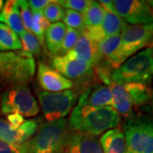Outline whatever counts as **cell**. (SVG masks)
Returning a JSON list of instances; mask_svg holds the SVG:
<instances>
[{"mask_svg":"<svg viewBox=\"0 0 153 153\" xmlns=\"http://www.w3.org/2000/svg\"><path fill=\"white\" fill-rule=\"evenodd\" d=\"M119 123L120 115L112 106L94 107L76 105L69 118L71 128L92 136L115 128Z\"/></svg>","mask_w":153,"mask_h":153,"instance_id":"cell-1","label":"cell"},{"mask_svg":"<svg viewBox=\"0 0 153 153\" xmlns=\"http://www.w3.org/2000/svg\"><path fill=\"white\" fill-rule=\"evenodd\" d=\"M153 78L152 49L148 47L129 57L112 70L111 82L118 84L139 82L149 85Z\"/></svg>","mask_w":153,"mask_h":153,"instance_id":"cell-2","label":"cell"},{"mask_svg":"<svg viewBox=\"0 0 153 153\" xmlns=\"http://www.w3.org/2000/svg\"><path fill=\"white\" fill-rule=\"evenodd\" d=\"M35 71L36 64L32 55L24 51L18 53L0 51V86L26 85L32 80Z\"/></svg>","mask_w":153,"mask_h":153,"instance_id":"cell-3","label":"cell"},{"mask_svg":"<svg viewBox=\"0 0 153 153\" xmlns=\"http://www.w3.org/2000/svg\"><path fill=\"white\" fill-rule=\"evenodd\" d=\"M66 131L67 122L65 118L47 123L25 143L26 153H61L67 136Z\"/></svg>","mask_w":153,"mask_h":153,"instance_id":"cell-4","label":"cell"},{"mask_svg":"<svg viewBox=\"0 0 153 153\" xmlns=\"http://www.w3.org/2000/svg\"><path fill=\"white\" fill-rule=\"evenodd\" d=\"M1 112L4 115L20 114L22 117H35L39 106L29 88L26 85H14L1 94Z\"/></svg>","mask_w":153,"mask_h":153,"instance_id":"cell-5","label":"cell"},{"mask_svg":"<svg viewBox=\"0 0 153 153\" xmlns=\"http://www.w3.org/2000/svg\"><path fill=\"white\" fill-rule=\"evenodd\" d=\"M126 153H153V119L137 117L124 124Z\"/></svg>","mask_w":153,"mask_h":153,"instance_id":"cell-6","label":"cell"},{"mask_svg":"<svg viewBox=\"0 0 153 153\" xmlns=\"http://www.w3.org/2000/svg\"><path fill=\"white\" fill-rule=\"evenodd\" d=\"M76 98L71 88L60 92H38V101L48 123L64 119L74 106Z\"/></svg>","mask_w":153,"mask_h":153,"instance_id":"cell-7","label":"cell"},{"mask_svg":"<svg viewBox=\"0 0 153 153\" xmlns=\"http://www.w3.org/2000/svg\"><path fill=\"white\" fill-rule=\"evenodd\" d=\"M121 37L120 55L123 61L153 43V23L128 25L123 27Z\"/></svg>","mask_w":153,"mask_h":153,"instance_id":"cell-8","label":"cell"},{"mask_svg":"<svg viewBox=\"0 0 153 153\" xmlns=\"http://www.w3.org/2000/svg\"><path fill=\"white\" fill-rule=\"evenodd\" d=\"M113 8L115 13L128 25L153 23V9L147 1L114 0Z\"/></svg>","mask_w":153,"mask_h":153,"instance_id":"cell-9","label":"cell"},{"mask_svg":"<svg viewBox=\"0 0 153 153\" xmlns=\"http://www.w3.org/2000/svg\"><path fill=\"white\" fill-rule=\"evenodd\" d=\"M55 71L68 79H81L91 73L92 67L78 60L71 52L64 55H56L52 60Z\"/></svg>","mask_w":153,"mask_h":153,"instance_id":"cell-10","label":"cell"},{"mask_svg":"<svg viewBox=\"0 0 153 153\" xmlns=\"http://www.w3.org/2000/svg\"><path fill=\"white\" fill-rule=\"evenodd\" d=\"M38 123L34 120L25 121L19 128H13L4 118L0 119V139L13 145H23L34 136L38 130Z\"/></svg>","mask_w":153,"mask_h":153,"instance_id":"cell-11","label":"cell"},{"mask_svg":"<svg viewBox=\"0 0 153 153\" xmlns=\"http://www.w3.org/2000/svg\"><path fill=\"white\" fill-rule=\"evenodd\" d=\"M37 76L40 87L46 92H60L73 87L71 80L42 62L38 63Z\"/></svg>","mask_w":153,"mask_h":153,"instance_id":"cell-12","label":"cell"},{"mask_svg":"<svg viewBox=\"0 0 153 153\" xmlns=\"http://www.w3.org/2000/svg\"><path fill=\"white\" fill-rule=\"evenodd\" d=\"M61 153H103L95 136L82 133L67 135Z\"/></svg>","mask_w":153,"mask_h":153,"instance_id":"cell-13","label":"cell"},{"mask_svg":"<svg viewBox=\"0 0 153 153\" xmlns=\"http://www.w3.org/2000/svg\"><path fill=\"white\" fill-rule=\"evenodd\" d=\"M69 52L91 67L102 63V59L99 52L98 43L88 38L83 33H81L75 47Z\"/></svg>","mask_w":153,"mask_h":153,"instance_id":"cell-14","label":"cell"},{"mask_svg":"<svg viewBox=\"0 0 153 153\" xmlns=\"http://www.w3.org/2000/svg\"><path fill=\"white\" fill-rule=\"evenodd\" d=\"M120 34L106 37L98 43L99 52L105 66L114 70L123 63L120 55Z\"/></svg>","mask_w":153,"mask_h":153,"instance_id":"cell-15","label":"cell"},{"mask_svg":"<svg viewBox=\"0 0 153 153\" xmlns=\"http://www.w3.org/2000/svg\"><path fill=\"white\" fill-rule=\"evenodd\" d=\"M77 105L94 107L112 106V94L109 86L94 85L80 95Z\"/></svg>","mask_w":153,"mask_h":153,"instance_id":"cell-16","label":"cell"},{"mask_svg":"<svg viewBox=\"0 0 153 153\" xmlns=\"http://www.w3.org/2000/svg\"><path fill=\"white\" fill-rule=\"evenodd\" d=\"M99 141L103 153H126L125 136L121 128H115L105 132Z\"/></svg>","mask_w":153,"mask_h":153,"instance_id":"cell-17","label":"cell"},{"mask_svg":"<svg viewBox=\"0 0 153 153\" xmlns=\"http://www.w3.org/2000/svg\"><path fill=\"white\" fill-rule=\"evenodd\" d=\"M0 23L5 24L18 34L25 31L17 0L6 1L0 11Z\"/></svg>","mask_w":153,"mask_h":153,"instance_id":"cell-18","label":"cell"},{"mask_svg":"<svg viewBox=\"0 0 153 153\" xmlns=\"http://www.w3.org/2000/svg\"><path fill=\"white\" fill-rule=\"evenodd\" d=\"M109 88L112 94V107L119 115L125 117H131L134 106L123 84L111 82Z\"/></svg>","mask_w":153,"mask_h":153,"instance_id":"cell-19","label":"cell"},{"mask_svg":"<svg viewBox=\"0 0 153 153\" xmlns=\"http://www.w3.org/2000/svg\"><path fill=\"white\" fill-rule=\"evenodd\" d=\"M66 27L63 22H59L50 25L45 32V43L47 49L53 55H59L61 52Z\"/></svg>","mask_w":153,"mask_h":153,"instance_id":"cell-20","label":"cell"},{"mask_svg":"<svg viewBox=\"0 0 153 153\" xmlns=\"http://www.w3.org/2000/svg\"><path fill=\"white\" fill-rule=\"evenodd\" d=\"M123 86L128 94L133 106H141L149 104L153 100V92L147 84L130 82Z\"/></svg>","mask_w":153,"mask_h":153,"instance_id":"cell-21","label":"cell"},{"mask_svg":"<svg viewBox=\"0 0 153 153\" xmlns=\"http://www.w3.org/2000/svg\"><path fill=\"white\" fill-rule=\"evenodd\" d=\"M22 49V43L17 33L5 24L0 23V51L20 50Z\"/></svg>","mask_w":153,"mask_h":153,"instance_id":"cell-22","label":"cell"},{"mask_svg":"<svg viewBox=\"0 0 153 153\" xmlns=\"http://www.w3.org/2000/svg\"><path fill=\"white\" fill-rule=\"evenodd\" d=\"M126 23L116 13L105 10V15L101 23V29L105 38L121 34Z\"/></svg>","mask_w":153,"mask_h":153,"instance_id":"cell-23","label":"cell"},{"mask_svg":"<svg viewBox=\"0 0 153 153\" xmlns=\"http://www.w3.org/2000/svg\"><path fill=\"white\" fill-rule=\"evenodd\" d=\"M105 15V9L97 1H91L86 11L82 14L84 26L95 27L101 26Z\"/></svg>","mask_w":153,"mask_h":153,"instance_id":"cell-24","label":"cell"},{"mask_svg":"<svg viewBox=\"0 0 153 153\" xmlns=\"http://www.w3.org/2000/svg\"><path fill=\"white\" fill-rule=\"evenodd\" d=\"M19 38L22 43V51L32 55H38L40 54V44L33 33L27 32L25 30L19 34Z\"/></svg>","mask_w":153,"mask_h":153,"instance_id":"cell-25","label":"cell"},{"mask_svg":"<svg viewBox=\"0 0 153 153\" xmlns=\"http://www.w3.org/2000/svg\"><path fill=\"white\" fill-rule=\"evenodd\" d=\"M42 12L47 20L54 23L63 20L65 16V10L58 3V1H51V3L46 6Z\"/></svg>","mask_w":153,"mask_h":153,"instance_id":"cell-26","label":"cell"},{"mask_svg":"<svg viewBox=\"0 0 153 153\" xmlns=\"http://www.w3.org/2000/svg\"><path fill=\"white\" fill-rule=\"evenodd\" d=\"M63 22L66 27L76 29L81 33L85 27L82 14L71 10H65V16Z\"/></svg>","mask_w":153,"mask_h":153,"instance_id":"cell-27","label":"cell"},{"mask_svg":"<svg viewBox=\"0 0 153 153\" xmlns=\"http://www.w3.org/2000/svg\"><path fill=\"white\" fill-rule=\"evenodd\" d=\"M80 35H81V33L79 31L76 30V29L66 27L60 54H65L66 55V53L71 51V49L75 47Z\"/></svg>","mask_w":153,"mask_h":153,"instance_id":"cell-28","label":"cell"},{"mask_svg":"<svg viewBox=\"0 0 153 153\" xmlns=\"http://www.w3.org/2000/svg\"><path fill=\"white\" fill-rule=\"evenodd\" d=\"M20 14L22 17V23L24 28L27 32L32 33V25H33V12L31 10L28 1L27 0H17Z\"/></svg>","mask_w":153,"mask_h":153,"instance_id":"cell-29","label":"cell"},{"mask_svg":"<svg viewBox=\"0 0 153 153\" xmlns=\"http://www.w3.org/2000/svg\"><path fill=\"white\" fill-rule=\"evenodd\" d=\"M62 7H65L66 10H71L79 12L83 14L88 7L89 6L91 1L89 0H60L58 1Z\"/></svg>","mask_w":153,"mask_h":153,"instance_id":"cell-30","label":"cell"},{"mask_svg":"<svg viewBox=\"0 0 153 153\" xmlns=\"http://www.w3.org/2000/svg\"><path fill=\"white\" fill-rule=\"evenodd\" d=\"M44 16L42 11H34L33 12V25H32V32L34 34V36L37 38L40 45L44 44V36H45V32L42 28L39 21L42 17Z\"/></svg>","mask_w":153,"mask_h":153,"instance_id":"cell-31","label":"cell"},{"mask_svg":"<svg viewBox=\"0 0 153 153\" xmlns=\"http://www.w3.org/2000/svg\"><path fill=\"white\" fill-rule=\"evenodd\" d=\"M0 153H26L25 143L23 145H13L0 139Z\"/></svg>","mask_w":153,"mask_h":153,"instance_id":"cell-32","label":"cell"},{"mask_svg":"<svg viewBox=\"0 0 153 153\" xmlns=\"http://www.w3.org/2000/svg\"><path fill=\"white\" fill-rule=\"evenodd\" d=\"M51 3V0H29L28 4L32 12L43 11L44 8Z\"/></svg>","mask_w":153,"mask_h":153,"instance_id":"cell-33","label":"cell"},{"mask_svg":"<svg viewBox=\"0 0 153 153\" xmlns=\"http://www.w3.org/2000/svg\"><path fill=\"white\" fill-rule=\"evenodd\" d=\"M7 121L13 128H16L24 123L25 119L22 115L15 113V114L7 115Z\"/></svg>","mask_w":153,"mask_h":153,"instance_id":"cell-34","label":"cell"},{"mask_svg":"<svg viewBox=\"0 0 153 153\" xmlns=\"http://www.w3.org/2000/svg\"><path fill=\"white\" fill-rule=\"evenodd\" d=\"M98 3L104 8L105 10L115 13L114 8H113V1H111V0H100V1H98Z\"/></svg>","mask_w":153,"mask_h":153,"instance_id":"cell-35","label":"cell"},{"mask_svg":"<svg viewBox=\"0 0 153 153\" xmlns=\"http://www.w3.org/2000/svg\"><path fill=\"white\" fill-rule=\"evenodd\" d=\"M39 23H40V25H41L42 28L44 30V32H46V31L48 30V28L50 27V25H51L50 22H49V20H47V19H46L44 16H43L41 19H40Z\"/></svg>","mask_w":153,"mask_h":153,"instance_id":"cell-36","label":"cell"},{"mask_svg":"<svg viewBox=\"0 0 153 153\" xmlns=\"http://www.w3.org/2000/svg\"><path fill=\"white\" fill-rule=\"evenodd\" d=\"M148 105H149V110H150V111L153 114V100Z\"/></svg>","mask_w":153,"mask_h":153,"instance_id":"cell-37","label":"cell"},{"mask_svg":"<svg viewBox=\"0 0 153 153\" xmlns=\"http://www.w3.org/2000/svg\"><path fill=\"white\" fill-rule=\"evenodd\" d=\"M4 1L0 0V11L2 10V9L4 8Z\"/></svg>","mask_w":153,"mask_h":153,"instance_id":"cell-38","label":"cell"},{"mask_svg":"<svg viewBox=\"0 0 153 153\" xmlns=\"http://www.w3.org/2000/svg\"><path fill=\"white\" fill-rule=\"evenodd\" d=\"M151 48H153V43H152V44L151 45Z\"/></svg>","mask_w":153,"mask_h":153,"instance_id":"cell-39","label":"cell"},{"mask_svg":"<svg viewBox=\"0 0 153 153\" xmlns=\"http://www.w3.org/2000/svg\"><path fill=\"white\" fill-rule=\"evenodd\" d=\"M152 56H153V48H152Z\"/></svg>","mask_w":153,"mask_h":153,"instance_id":"cell-40","label":"cell"}]
</instances>
